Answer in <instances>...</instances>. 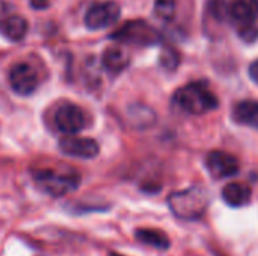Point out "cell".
Returning a JSON list of instances; mask_svg holds the SVG:
<instances>
[{
  "label": "cell",
  "mask_w": 258,
  "mask_h": 256,
  "mask_svg": "<svg viewBox=\"0 0 258 256\" xmlns=\"http://www.w3.org/2000/svg\"><path fill=\"white\" fill-rule=\"evenodd\" d=\"M59 149L70 157H77V158H94L100 152V146L94 139L89 137H77L74 134L71 136H63L59 140Z\"/></svg>",
  "instance_id": "8"
},
{
  "label": "cell",
  "mask_w": 258,
  "mask_h": 256,
  "mask_svg": "<svg viewBox=\"0 0 258 256\" xmlns=\"http://www.w3.org/2000/svg\"><path fill=\"white\" fill-rule=\"evenodd\" d=\"M54 124L60 133L65 136L77 134L86 127V118L83 110L73 104V103H65L60 104L54 113Z\"/></svg>",
  "instance_id": "6"
},
{
  "label": "cell",
  "mask_w": 258,
  "mask_h": 256,
  "mask_svg": "<svg viewBox=\"0 0 258 256\" xmlns=\"http://www.w3.org/2000/svg\"><path fill=\"white\" fill-rule=\"evenodd\" d=\"M174 103L189 115H203L216 110L219 101L216 95L201 83H189L174 94Z\"/></svg>",
  "instance_id": "2"
},
{
  "label": "cell",
  "mask_w": 258,
  "mask_h": 256,
  "mask_svg": "<svg viewBox=\"0 0 258 256\" xmlns=\"http://www.w3.org/2000/svg\"><path fill=\"white\" fill-rule=\"evenodd\" d=\"M128 116L133 121V124H136L138 127L153 125V122L156 119L154 112L145 106H141V104H135V106L128 107Z\"/></svg>",
  "instance_id": "16"
},
{
  "label": "cell",
  "mask_w": 258,
  "mask_h": 256,
  "mask_svg": "<svg viewBox=\"0 0 258 256\" xmlns=\"http://www.w3.org/2000/svg\"><path fill=\"white\" fill-rule=\"evenodd\" d=\"M206 167L215 180L230 178L239 174V160L225 151H212L206 157Z\"/></svg>",
  "instance_id": "7"
},
{
  "label": "cell",
  "mask_w": 258,
  "mask_h": 256,
  "mask_svg": "<svg viewBox=\"0 0 258 256\" xmlns=\"http://www.w3.org/2000/svg\"><path fill=\"white\" fill-rule=\"evenodd\" d=\"M9 83L14 92L27 97L35 92L38 86V74L27 63H17L9 71Z\"/></svg>",
  "instance_id": "9"
},
{
  "label": "cell",
  "mask_w": 258,
  "mask_h": 256,
  "mask_svg": "<svg viewBox=\"0 0 258 256\" xmlns=\"http://www.w3.org/2000/svg\"><path fill=\"white\" fill-rule=\"evenodd\" d=\"M136 238L139 241H142L144 244L153 246L156 249H163V250L168 249L171 244L166 234L162 231H157V229H139V231H136Z\"/></svg>",
  "instance_id": "15"
},
{
  "label": "cell",
  "mask_w": 258,
  "mask_h": 256,
  "mask_svg": "<svg viewBox=\"0 0 258 256\" xmlns=\"http://www.w3.org/2000/svg\"><path fill=\"white\" fill-rule=\"evenodd\" d=\"M110 38L113 41H118L122 44H130V45H138V47L156 45L162 39L160 33L144 20L127 21L124 26H121L118 30H115L110 35Z\"/></svg>",
  "instance_id": "4"
},
{
  "label": "cell",
  "mask_w": 258,
  "mask_h": 256,
  "mask_svg": "<svg viewBox=\"0 0 258 256\" xmlns=\"http://www.w3.org/2000/svg\"><path fill=\"white\" fill-rule=\"evenodd\" d=\"M249 77L255 84H258V59L249 65Z\"/></svg>",
  "instance_id": "22"
},
{
  "label": "cell",
  "mask_w": 258,
  "mask_h": 256,
  "mask_svg": "<svg viewBox=\"0 0 258 256\" xmlns=\"http://www.w3.org/2000/svg\"><path fill=\"white\" fill-rule=\"evenodd\" d=\"M110 256H121V255H118V253H112Z\"/></svg>",
  "instance_id": "24"
},
{
  "label": "cell",
  "mask_w": 258,
  "mask_h": 256,
  "mask_svg": "<svg viewBox=\"0 0 258 256\" xmlns=\"http://www.w3.org/2000/svg\"><path fill=\"white\" fill-rule=\"evenodd\" d=\"M47 0H30V5L35 8V9H44L47 6Z\"/></svg>",
  "instance_id": "23"
},
{
  "label": "cell",
  "mask_w": 258,
  "mask_h": 256,
  "mask_svg": "<svg viewBox=\"0 0 258 256\" xmlns=\"http://www.w3.org/2000/svg\"><path fill=\"white\" fill-rule=\"evenodd\" d=\"M177 3L175 0H156L154 2V12L163 21H171L175 17Z\"/></svg>",
  "instance_id": "18"
},
{
  "label": "cell",
  "mask_w": 258,
  "mask_h": 256,
  "mask_svg": "<svg viewBox=\"0 0 258 256\" xmlns=\"http://www.w3.org/2000/svg\"><path fill=\"white\" fill-rule=\"evenodd\" d=\"M210 198L204 187H190L175 192L168 198L169 210L181 220H197L209 208Z\"/></svg>",
  "instance_id": "1"
},
{
  "label": "cell",
  "mask_w": 258,
  "mask_h": 256,
  "mask_svg": "<svg viewBox=\"0 0 258 256\" xmlns=\"http://www.w3.org/2000/svg\"><path fill=\"white\" fill-rule=\"evenodd\" d=\"M239 35H240V38H242L243 41H246V42H252V41H255V39L258 38V29H257V26H255V23H254V24H245V26H240Z\"/></svg>",
  "instance_id": "20"
},
{
  "label": "cell",
  "mask_w": 258,
  "mask_h": 256,
  "mask_svg": "<svg viewBox=\"0 0 258 256\" xmlns=\"http://www.w3.org/2000/svg\"><path fill=\"white\" fill-rule=\"evenodd\" d=\"M33 181L44 193L53 198H62L80 186V175L74 170L41 169L33 172Z\"/></svg>",
  "instance_id": "3"
},
{
  "label": "cell",
  "mask_w": 258,
  "mask_h": 256,
  "mask_svg": "<svg viewBox=\"0 0 258 256\" xmlns=\"http://www.w3.org/2000/svg\"><path fill=\"white\" fill-rule=\"evenodd\" d=\"M121 15V8L115 2H101L92 5L85 15V24L89 30H101L113 26Z\"/></svg>",
  "instance_id": "5"
},
{
  "label": "cell",
  "mask_w": 258,
  "mask_h": 256,
  "mask_svg": "<svg viewBox=\"0 0 258 256\" xmlns=\"http://www.w3.org/2000/svg\"><path fill=\"white\" fill-rule=\"evenodd\" d=\"M252 198V190L249 186L243 183H230L222 189V199L225 201L227 205L240 208L249 204Z\"/></svg>",
  "instance_id": "10"
},
{
  "label": "cell",
  "mask_w": 258,
  "mask_h": 256,
  "mask_svg": "<svg viewBox=\"0 0 258 256\" xmlns=\"http://www.w3.org/2000/svg\"><path fill=\"white\" fill-rule=\"evenodd\" d=\"M160 66L166 71H175L178 63H180V54L175 48L166 47L165 50H162L160 53Z\"/></svg>",
  "instance_id": "19"
},
{
  "label": "cell",
  "mask_w": 258,
  "mask_h": 256,
  "mask_svg": "<svg viewBox=\"0 0 258 256\" xmlns=\"http://www.w3.org/2000/svg\"><path fill=\"white\" fill-rule=\"evenodd\" d=\"M233 118L237 124L258 128V101L254 100H245L234 106Z\"/></svg>",
  "instance_id": "13"
},
{
  "label": "cell",
  "mask_w": 258,
  "mask_h": 256,
  "mask_svg": "<svg viewBox=\"0 0 258 256\" xmlns=\"http://www.w3.org/2000/svg\"><path fill=\"white\" fill-rule=\"evenodd\" d=\"M27 30H29V24H27L26 18H23L20 15H12V14L0 26L2 35L5 38H8L9 41H14V42L24 39Z\"/></svg>",
  "instance_id": "14"
},
{
  "label": "cell",
  "mask_w": 258,
  "mask_h": 256,
  "mask_svg": "<svg viewBox=\"0 0 258 256\" xmlns=\"http://www.w3.org/2000/svg\"><path fill=\"white\" fill-rule=\"evenodd\" d=\"M230 14L240 26L254 24L258 18V0H234L230 6Z\"/></svg>",
  "instance_id": "11"
},
{
  "label": "cell",
  "mask_w": 258,
  "mask_h": 256,
  "mask_svg": "<svg viewBox=\"0 0 258 256\" xmlns=\"http://www.w3.org/2000/svg\"><path fill=\"white\" fill-rule=\"evenodd\" d=\"M11 15L9 12V6L5 0H0V26L5 23V20Z\"/></svg>",
  "instance_id": "21"
},
{
  "label": "cell",
  "mask_w": 258,
  "mask_h": 256,
  "mask_svg": "<svg viewBox=\"0 0 258 256\" xmlns=\"http://www.w3.org/2000/svg\"><path fill=\"white\" fill-rule=\"evenodd\" d=\"M207 8H209V12H210L212 18H215L219 23H224L231 17L230 6H228L227 0H209Z\"/></svg>",
  "instance_id": "17"
},
{
  "label": "cell",
  "mask_w": 258,
  "mask_h": 256,
  "mask_svg": "<svg viewBox=\"0 0 258 256\" xmlns=\"http://www.w3.org/2000/svg\"><path fill=\"white\" fill-rule=\"evenodd\" d=\"M128 62H130L128 53L121 47H109L104 50L101 56V65L110 74L122 72L128 66Z\"/></svg>",
  "instance_id": "12"
}]
</instances>
